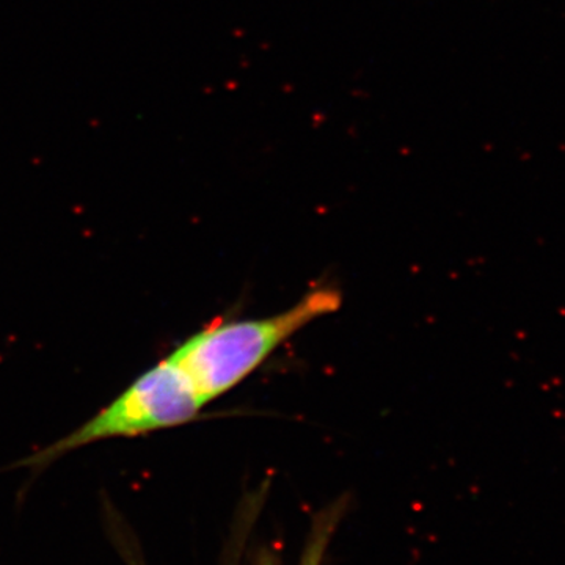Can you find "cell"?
<instances>
[{
  "label": "cell",
  "mask_w": 565,
  "mask_h": 565,
  "mask_svg": "<svg viewBox=\"0 0 565 565\" xmlns=\"http://www.w3.org/2000/svg\"><path fill=\"white\" fill-rule=\"evenodd\" d=\"M129 564H131V565H139V563H137V559H129Z\"/></svg>",
  "instance_id": "5b68a950"
},
{
  "label": "cell",
  "mask_w": 565,
  "mask_h": 565,
  "mask_svg": "<svg viewBox=\"0 0 565 565\" xmlns=\"http://www.w3.org/2000/svg\"><path fill=\"white\" fill-rule=\"evenodd\" d=\"M341 294L318 288L281 313L266 318L214 321L185 338L167 355L188 379L204 407L232 392L294 334L338 311Z\"/></svg>",
  "instance_id": "6da1fadb"
},
{
  "label": "cell",
  "mask_w": 565,
  "mask_h": 565,
  "mask_svg": "<svg viewBox=\"0 0 565 565\" xmlns=\"http://www.w3.org/2000/svg\"><path fill=\"white\" fill-rule=\"evenodd\" d=\"M341 515H343V504L330 505L321 514L316 515L313 526L305 542L299 565H322Z\"/></svg>",
  "instance_id": "3957f363"
},
{
  "label": "cell",
  "mask_w": 565,
  "mask_h": 565,
  "mask_svg": "<svg viewBox=\"0 0 565 565\" xmlns=\"http://www.w3.org/2000/svg\"><path fill=\"white\" fill-rule=\"evenodd\" d=\"M258 565H277L273 556L262 555Z\"/></svg>",
  "instance_id": "277c9868"
},
{
  "label": "cell",
  "mask_w": 565,
  "mask_h": 565,
  "mask_svg": "<svg viewBox=\"0 0 565 565\" xmlns=\"http://www.w3.org/2000/svg\"><path fill=\"white\" fill-rule=\"evenodd\" d=\"M203 408L188 379L166 356L141 373L87 422L25 457L18 467L40 471L85 446L117 438L143 437L184 426L199 418Z\"/></svg>",
  "instance_id": "7a4b0ae2"
}]
</instances>
